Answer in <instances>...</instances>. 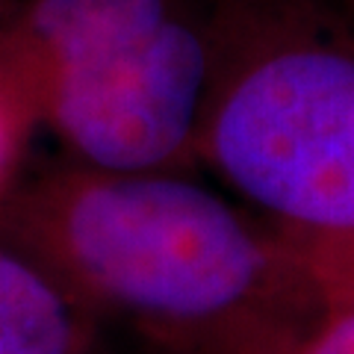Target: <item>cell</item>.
Segmentation results:
<instances>
[{"instance_id": "cell-4", "label": "cell", "mask_w": 354, "mask_h": 354, "mask_svg": "<svg viewBox=\"0 0 354 354\" xmlns=\"http://www.w3.org/2000/svg\"><path fill=\"white\" fill-rule=\"evenodd\" d=\"M101 328L50 269L0 239V354H109Z\"/></svg>"}, {"instance_id": "cell-3", "label": "cell", "mask_w": 354, "mask_h": 354, "mask_svg": "<svg viewBox=\"0 0 354 354\" xmlns=\"http://www.w3.org/2000/svg\"><path fill=\"white\" fill-rule=\"evenodd\" d=\"M209 0H6L0 65L65 160L198 171Z\"/></svg>"}, {"instance_id": "cell-6", "label": "cell", "mask_w": 354, "mask_h": 354, "mask_svg": "<svg viewBox=\"0 0 354 354\" xmlns=\"http://www.w3.org/2000/svg\"><path fill=\"white\" fill-rule=\"evenodd\" d=\"M313 269L325 307L354 304V236L339 242H298Z\"/></svg>"}, {"instance_id": "cell-2", "label": "cell", "mask_w": 354, "mask_h": 354, "mask_svg": "<svg viewBox=\"0 0 354 354\" xmlns=\"http://www.w3.org/2000/svg\"><path fill=\"white\" fill-rule=\"evenodd\" d=\"M198 165L295 242L354 236V0H209Z\"/></svg>"}, {"instance_id": "cell-7", "label": "cell", "mask_w": 354, "mask_h": 354, "mask_svg": "<svg viewBox=\"0 0 354 354\" xmlns=\"http://www.w3.org/2000/svg\"><path fill=\"white\" fill-rule=\"evenodd\" d=\"M278 354H354V304L328 307L304 337Z\"/></svg>"}, {"instance_id": "cell-5", "label": "cell", "mask_w": 354, "mask_h": 354, "mask_svg": "<svg viewBox=\"0 0 354 354\" xmlns=\"http://www.w3.org/2000/svg\"><path fill=\"white\" fill-rule=\"evenodd\" d=\"M36 127L39 121L30 101L0 65V198H6L21 180V165Z\"/></svg>"}, {"instance_id": "cell-1", "label": "cell", "mask_w": 354, "mask_h": 354, "mask_svg": "<svg viewBox=\"0 0 354 354\" xmlns=\"http://www.w3.org/2000/svg\"><path fill=\"white\" fill-rule=\"evenodd\" d=\"M0 239L157 354H269L328 310L301 245L192 174L62 160L0 198Z\"/></svg>"}]
</instances>
